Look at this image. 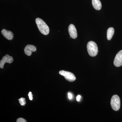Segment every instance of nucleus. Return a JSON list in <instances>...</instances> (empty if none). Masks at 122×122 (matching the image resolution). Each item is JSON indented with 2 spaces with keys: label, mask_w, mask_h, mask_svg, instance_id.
Here are the masks:
<instances>
[{
  "label": "nucleus",
  "mask_w": 122,
  "mask_h": 122,
  "mask_svg": "<svg viewBox=\"0 0 122 122\" xmlns=\"http://www.w3.org/2000/svg\"><path fill=\"white\" fill-rule=\"evenodd\" d=\"M81 98V96L79 95H78L77 97H76V100H77V101H78V102H79L80 101Z\"/></svg>",
  "instance_id": "dca6fc26"
},
{
  "label": "nucleus",
  "mask_w": 122,
  "mask_h": 122,
  "mask_svg": "<svg viewBox=\"0 0 122 122\" xmlns=\"http://www.w3.org/2000/svg\"><path fill=\"white\" fill-rule=\"evenodd\" d=\"M111 105L112 109L115 111H117L120 109V99L117 95H115L112 96L111 101Z\"/></svg>",
  "instance_id": "7ed1b4c3"
},
{
  "label": "nucleus",
  "mask_w": 122,
  "mask_h": 122,
  "mask_svg": "<svg viewBox=\"0 0 122 122\" xmlns=\"http://www.w3.org/2000/svg\"><path fill=\"white\" fill-rule=\"evenodd\" d=\"M114 64L116 67L122 65V50H120L116 54L114 61Z\"/></svg>",
  "instance_id": "39448f33"
},
{
  "label": "nucleus",
  "mask_w": 122,
  "mask_h": 122,
  "mask_svg": "<svg viewBox=\"0 0 122 122\" xmlns=\"http://www.w3.org/2000/svg\"><path fill=\"white\" fill-rule=\"evenodd\" d=\"M13 61L12 57L8 55H6L3 57L2 59L0 61V68L2 69L4 67L5 63H12Z\"/></svg>",
  "instance_id": "423d86ee"
},
{
  "label": "nucleus",
  "mask_w": 122,
  "mask_h": 122,
  "mask_svg": "<svg viewBox=\"0 0 122 122\" xmlns=\"http://www.w3.org/2000/svg\"><path fill=\"white\" fill-rule=\"evenodd\" d=\"M36 48L33 45H28L25 46L24 49V52L26 55L30 56L32 54L33 52L36 51Z\"/></svg>",
  "instance_id": "6e6552de"
},
{
  "label": "nucleus",
  "mask_w": 122,
  "mask_h": 122,
  "mask_svg": "<svg viewBox=\"0 0 122 122\" xmlns=\"http://www.w3.org/2000/svg\"><path fill=\"white\" fill-rule=\"evenodd\" d=\"M114 33V29L112 27L109 28L107 32V40H110L112 38Z\"/></svg>",
  "instance_id": "9b49d317"
},
{
  "label": "nucleus",
  "mask_w": 122,
  "mask_h": 122,
  "mask_svg": "<svg viewBox=\"0 0 122 122\" xmlns=\"http://www.w3.org/2000/svg\"><path fill=\"white\" fill-rule=\"evenodd\" d=\"M1 33L8 40H11L13 39V34L11 31L7 30L4 29L2 30Z\"/></svg>",
  "instance_id": "1a4fd4ad"
},
{
  "label": "nucleus",
  "mask_w": 122,
  "mask_h": 122,
  "mask_svg": "<svg viewBox=\"0 0 122 122\" xmlns=\"http://www.w3.org/2000/svg\"><path fill=\"white\" fill-rule=\"evenodd\" d=\"M87 52L89 55L92 57L96 56L98 52L97 45L95 42L93 41H90L87 45Z\"/></svg>",
  "instance_id": "f03ea898"
},
{
  "label": "nucleus",
  "mask_w": 122,
  "mask_h": 122,
  "mask_svg": "<svg viewBox=\"0 0 122 122\" xmlns=\"http://www.w3.org/2000/svg\"><path fill=\"white\" fill-rule=\"evenodd\" d=\"M68 31L71 37L73 39H76L77 36V33L75 26L73 24H70L69 25Z\"/></svg>",
  "instance_id": "0eeeda50"
},
{
  "label": "nucleus",
  "mask_w": 122,
  "mask_h": 122,
  "mask_svg": "<svg viewBox=\"0 0 122 122\" xmlns=\"http://www.w3.org/2000/svg\"><path fill=\"white\" fill-rule=\"evenodd\" d=\"M59 73L61 75L64 76L66 79L69 81L73 82L76 80V77L71 72L61 70L59 71Z\"/></svg>",
  "instance_id": "20e7f679"
},
{
  "label": "nucleus",
  "mask_w": 122,
  "mask_h": 122,
  "mask_svg": "<svg viewBox=\"0 0 122 122\" xmlns=\"http://www.w3.org/2000/svg\"><path fill=\"white\" fill-rule=\"evenodd\" d=\"M20 104L22 106H24L26 104V102H25V99L24 98H21L18 100Z\"/></svg>",
  "instance_id": "f8f14e48"
},
{
  "label": "nucleus",
  "mask_w": 122,
  "mask_h": 122,
  "mask_svg": "<svg viewBox=\"0 0 122 122\" xmlns=\"http://www.w3.org/2000/svg\"><path fill=\"white\" fill-rule=\"evenodd\" d=\"M17 122H26V120L22 118H20L18 119L16 121Z\"/></svg>",
  "instance_id": "ddd939ff"
},
{
  "label": "nucleus",
  "mask_w": 122,
  "mask_h": 122,
  "mask_svg": "<svg viewBox=\"0 0 122 122\" xmlns=\"http://www.w3.org/2000/svg\"><path fill=\"white\" fill-rule=\"evenodd\" d=\"M68 97L70 99H72V95L71 93H69L68 94Z\"/></svg>",
  "instance_id": "2eb2a0df"
},
{
  "label": "nucleus",
  "mask_w": 122,
  "mask_h": 122,
  "mask_svg": "<svg viewBox=\"0 0 122 122\" xmlns=\"http://www.w3.org/2000/svg\"><path fill=\"white\" fill-rule=\"evenodd\" d=\"M92 4L94 8L99 10L102 8V5L100 0H92Z\"/></svg>",
  "instance_id": "9d476101"
},
{
  "label": "nucleus",
  "mask_w": 122,
  "mask_h": 122,
  "mask_svg": "<svg viewBox=\"0 0 122 122\" xmlns=\"http://www.w3.org/2000/svg\"><path fill=\"white\" fill-rule=\"evenodd\" d=\"M35 21L40 32L44 35H48L49 33V28L46 22L39 18H36Z\"/></svg>",
  "instance_id": "f257e3e1"
},
{
  "label": "nucleus",
  "mask_w": 122,
  "mask_h": 122,
  "mask_svg": "<svg viewBox=\"0 0 122 122\" xmlns=\"http://www.w3.org/2000/svg\"><path fill=\"white\" fill-rule=\"evenodd\" d=\"M28 96H29V98L30 100H32L33 99V95H32V92H30L28 94Z\"/></svg>",
  "instance_id": "4468645a"
}]
</instances>
